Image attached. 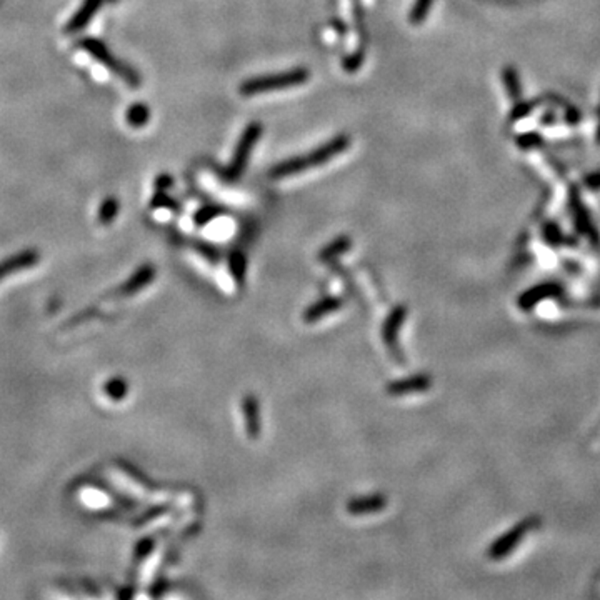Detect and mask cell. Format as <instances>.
Returning a JSON list of instances; mask_svg holds the SVG:
<instances>
[{"label": "cell", "mask_w": 600, "mask_h": 600, "mask_svg": "<svg viewBox=\"0 0 600 600\" xmlns=\"http://www.w3.org/2000/svg\"><path fill=\"white\" fill-rule=\"evenodd\" d=\"M264 127L260 122H252L243 130L241 139H238L236 151H234L232 155V162H230L227 169H225L224 172V180H227V182H236L242 177L243 170H245L247 164H249L250 159V153L254 151V147L257 146V142L260 141V137H262Z\"/></svg>", "instance_id": "cell-4"}, {"label": "cell", "mask_w": 600, "mask_h": 600, "mask_svg": "<svg viewBox=\"0 0 600 600\" xmlns=\"http://www.w3.org/2000/svg\"><path fill=\"white\" fill-rule=\"evenodd\" d=\"M117 212H119V200L115 197H107L98 209V220L102 224H110L117 217Z\"/></svg>", "instance_id": "cell-9"}, {"label": "cell", "mask_w": 600, "mask_h": 600, "mask_svg": "<svg viewBox=\"0 0 600 600\" xmlns=\"http://www.w3.org/2000/svg\"><path fill=\"white\" fill-rule=\"evenodd\" d=\"M125 119H127V124L130 127L142 129L143 125L148 124V119H151V109H148L146 103L142 102L132 103V106L129 107L127 114H125Z\"/></svg>", "instance_id": "cell-6"}, {"label": "cell", "mask_w": 600, "mask_h": 600, "mask_svg": "<svg viewBox=\"0 0 600 600\" xmlns=\"http://www.w3.org/2000/svg\"><path fill=\"white\" fill-rule=\"evenodd\" d=\"M364 60H365V47L364 45H359L354 52L342 58V69H344L347 74H354V72H357L360 67H362Z\"/></svg>", "instance_id": "cell-7"}, {"label": "cell", "mask_w": 600, "mask_h": 600, "mask_svg": "<svg viewBox=\"0 0 600 600\" xmlns=\"http://www.w3.org/2000/svg\"><path fill=\"white\" fill-rule=\"evenodd\" d=\"M352 15H354L355 29H357L360 37L365 40V20H364L362 0H352Z\"/></svg>", "instance_id": "cell-10"}, {"label": "cell", "mask_w": 600, "mask_h": 600, "mask_svg": "<svg viewBox=\"0 0 600 600\" xmlns=\"http://www.w3.org/2000/svg\"><path fill=\"white\" fill-rule=\"evenodd\" d=\"M106 2H117V0H84L82 7L74 13V17H72L69 22H67L64 29L65 34L80 32V30H82L84 27L87 25L94 17H96V13L101 11Z\"/></svg>", "instance_id": "cell-5"}, {"label": "cell", "mask_w": 600, "mask_h": 600, "mask_svg": "<svg viewBox=\"0 0 600 600\" xmlns=\"http://www.w3.org/2000/svg\"><path fill=\"white\" fill-rule=\"evenodd\" d=\"M349 245H350V242H349V238H340V241H337L336 243H332L331 247H328V249L324 252V257H327V255H333L336 254V252H340V250H344V249H349Z\"/></svg>", "instance_id": "cell-14"}, {"label": "cell", "mask_w": 600, "mask_h": 600, "mask_svg": "<svg viewBox=\"0 0 600 600\" xmlns=\"http://www.w3.org/2000/svg\"><path fill=\"white\" fill-rule=\"evenodd\" d=\"M152 205L153 207H170V209H177L179 207L172 200V198L167 196L164 191H159L155 193V197H153V200H152Z\"/></svg>", "instance_id": "cell-11"}, {"label": "cell", "mask_w": 600, "mask_h": 600, "mask_svg": "<svg viewBox=\"0 0 600 600\" xmlns=\"http://www.w3.org/2000/svg\"><path fill=\"white\" fill-rule=\"evenodd\" d=\"M80 47H82L90 57L96 58L98 64H102L103 67H106V69H109L112 74L120 77V79L124 80V82L127 84L129 87H132V89L141 87L142 79H141V75H139V72L135 70L134 67L125 64L124 60H119V58H115L114 53L109 51V47H107V45L103 42H101L98 39H92V37L84 39L82 42H80Z\"/></svg>", "instance_id": "cell-3"}, {"label": "cell", "mask_w": 600, "mask_h": 600, "mask_svg": "<svg viewBox=\"0 0 600 600\" xmlns=\"http://www.w3.org/2000/svg\"><path fill=\"white\" fill-rule=\"evenodd\" d=\"M309 69H305V67H295V69L277 72V74H267L254 77V79H247L245 82L241 84L238 92H241L243 97H254L265 92H274V90L299 87V85L309 82Z\"/></svg>", "instance_id": "cell-2"}, {"label": "cell", "mask_w": 600, "mask_h": 600, "mask_svg": "<svg viewBox=\"0 0 600 600\" xmlns=\"http://www.w3.org/2000/svg\"><path fill=\"white\" fill-rule=\"evenodd\" d=\"M349 147H350V137L347 134H340L337 135V137L331 139V141H327L326 143H322V146H319L317 148H314V151L302 153V155L292 157V159H287L281 162V164L274 165L272 169H270L269 175L270 179H275V180L292 177V175L302 174L304 170L327 164L328 160H332L333 157L340 155V153L345 152Z\"/></svg>", "instance_id": "cell-1"}, {"label": "cell", "mask_w": 600, "mask_h": 600, "mask_svg": "<svg viewBox=\"0 0 600 600\" xmlns=\"http://www.w3.org/2000/svg\"><path fill=\"white\" fill-rule=\"evenodd\" d=\"M432 4H434V0H415V4L410 8L409 13V22L414 25L422 24L423 20L427 19L428 12H430Z\"/></svg>", "instance_id": "cell-8"}, {"label": "cell", "mask_w": 600, "mask_h": 600, "mask_svg": "<svg viewBox=\"0 0 600 600\" xmlns=\"http://www.w3.org/2000/svg\"><path fill=\"white\" fill-rule=\"evenodd\" d=\"M217 209H215V207H205V209H202V210H198L197 212V215H196V222L197 224H205L207 220H210V219H214V217H217Z\"/></svg>", "instance_id": "cell-12"}, {"label": "cell", "mask_w": 600, "mask_h": 600, "mask_svg": "<svg viewBox=\"0 0 600 600\" xmlns=\"http://www.w3.org/2000/svg\"><path fill=\"white\" fill-rule=\"evenodd\" d=\"M155 187L157 191H167V189L174 187V179L169 174H162L155 179Z\"/></svg>", "instance_id": "cell-13"}, {"label": "cell", "mask_w": 600, "mask_h": 600, "mask_svg": "<svg viewBox=\"0 0 600 600\" xmlns=\"http://www.w3.org/2000/svg\"><path fill=\"white\" fill-rule=\"evenodd\" d=\"M332 25H336V30L340 35H344V34H347V27L344 25V22H340L338 19H336L332 22Z\"/></svg>", "instance_id": "cell-15"}]
</instances>
